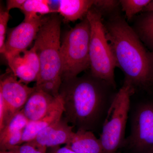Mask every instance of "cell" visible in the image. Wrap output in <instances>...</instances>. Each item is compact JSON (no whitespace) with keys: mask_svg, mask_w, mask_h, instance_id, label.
Segmentation results:
<instances>
[{"mask_svg":"<svg viewBox=\"0 0 153 153\" xmlns=\"http://www.w3.org/2000/svg\"><path fill=\"white\" fill-rule=\"evenodd\" d=\"M115 89L90 73L62 81L59 95L63 100L64 119L77 129L92 131L102 127L117 93H114Z\"/></svg>","mask_w":153,"mask_h":153,"instance_id":"cell-1","label":"cell"},{"mask_svg":"<svg viewBox=\"0 0 153 153\" xmlns=\"http://www.w3.org/2000/svg\"><path fill=\"white\" fill-rule=\"evenodd\" d=\"M103 22L117 66L124 74V80L135 90L152 92L153 52L143 44L118 10Z\"/></svg>","mask_w":153,"mask_h":153,"instance_id":"cell-2","label":"cell"},{"mask_svg":"<svg viewBox=\"0 0 153 153\" xmlns=\"http://www.w3.org/2000/svg\"><path fill=\"white\" fill-rule=\"evenodd\" d=\"M61 23L60 17L57 15L45 17L33 46L41 67L35 86L55 97L59 96L62 82Z\"/></svg>","mask_w":153,"mask_h":153,"instance_id":"cell-3","label":"cell"},{"mask_svg":"<svg viewBox=\"0 0 153 153\" xmlns=\"http://www.w3.org/2000/svg\"><path fill=\"white\" fill-rule=\"evenodd\" d=\"M86 18L90 27V73L116 89L114 72L117 66L107 38L103 16L97 9L93 7L88 11Z\"/></svg>","mask_w":153,"mask_h":153,"instance_id":"cell-4","label":"cell"},{"mask_svg":"<svg viewBox=\"0 0 153 153\" xmlns=\"http://www.w3.org/2000/svg\"><path fill=\"white\" fill-rule=\"evenodd\" d=\"M90 27L86 17L68 30L61 41L62 81L78 76L90 68Z\"/></svg>","mask_w":153,"mask_h":153,"instance_id":"cell-5","label":"cell"},{"mask_svg":"<svg viewBox=\"0 0 153 153\" xmlns=\"http://www.w3.org/2000/svg\"><path fill=\"white\" fill-rule=\"evenodd\" d=\"M135 91L133 86L124 80L116 94L102 125L99 138L104 153H117L123 146L131 97Z\"/></svg>","mask_w":153,"mask_h":153,"instance_id":"cell-6","label":"cell"},{"mask_svg":"<svg viewBox=\"0 0 153 153\" xmlns=\"http://www.w3.org/2000/svg\"><path fill=\"white\" fill-rule=\"evenodd\" d=\"M123 147L131 153H153V100L140 102L134 108L130 132Z\"/></svg>","mask_w":153,"mask_h":153,"instance_id":"cell-7","label":"cell"},{"mask_svg":"<svg viewBox=\"0 0 153 153\" xmlns=\"http://www.w3.org/2000/svg\"><path fill=\"white\" fill-rule=\"evenodd\" d=\"M44 19L42 16L25 19L21 24L10 30L3 54L6 59L28 50L36 40Z\"/></svg>","mask_w":153,"mask_h":153,"instance_id":"cell-8","label":"cell"},{"mask_svg":"<svg viewBox=\"0 0 153 153\" xmlns=\"http://www.w3.org/2000/svg\"><path fill=\"white\" fill-rule=\"evenodd\" d=\"M17 78L10 69L1 76L0 95L2 97L7 111L6 123L14 115L23 109L35 89L34 86H28Z\"/></svg>","mask_w":153,"mask_h":153,"instance_id":"cell-9","label":"cell"},{"mask_svg":"<svg viewBox=\"0 0 153 153\" xmlns=\"http://www.w3.org/2000/svg\"><path fill=\"white\" fill-rule=\"evenodd\" d=\"M10 69L21 82L28 85L36 82L40 72V63L35 47L7 59Z\"/></svg>","mask_w":153,"mask_h":153,"instance_id":"cell-10","label":"cell"},{"mask_svg":"<svg viewBox=\"0 0 153 153\" xmlns=\"http://www.w3.org/2000/svg\"><path fill=\"white\" fill-rule=\"evenodd\" d=\"M74 126L63 118L41 131L35 139L30 142L40 146L54 147L67 144L71 140L74 132Z\"/></svg>","mask_w":153,"mask_h":153,"instance_id":"cell-11","label":"cell"},{"mask_svg":"<svg viewBox=\"0 0 153 153\" xmlns=\"http://www.w3.org/2000/svg\"><path fill=\"white\" fill-rule=\"evenodd\" d=\"M64 111L63 100L59 95L45 117L36 121L30 122L27 125L23 131L21 145L32 141L41 131L60 120Z\"/></svg>","mask_w":153,"mask_h":153,"instance_id":"cell-12","label":"cell"},{"mask_svg":"<svg viewBox=\"0 0 153 153\" xmlns=\"http://www.w3.org/2000/svg\"><path fill=\"white\" fill-rule=\"evenodd\" d=\"M22 110L29 122L36 121L45 117L53 106L57 97L35 87Z\"/></svg>","mask_w":153,"mask_h":153,"instance_id":"cell-13","label":"cell"},{"mask_svg":"<svg viewBox=\"0 0 153 153\" xmlns=\"http://www.w3.org/2000/svg\"><path fill=\"white\" fill-rule=\"evenodd\" d=\"M94 0H60L57 13L65 23L81 21L93 7Z\"/></svg>","mask_w":153,"mask_h":153,"instance_id":"cell-14","label":"cell"},{"mask_svg":"<svg viewBox=\"0 0 153 153\" xmlns=\"http://www.w3.org/2000/svg\"><path fill=\"white\" fill-rule=\"evenodd\" d=\"M66 146L76 153H104L99 139L90 131L77 129Z\"/></svg>","mask_w":153,"mask_h":153,"instance_id":"cell-15","label":"cell"},{"mask_svg":"<svg viewBox=\"0 0 153 153\" xmlns=\"http://www.w3.org/2000/svg\"><path fill=\"white\" fill-rule=\"evenodd\" d=\"M132 27L146 47L153 52V12H144L134 19Z\"/></svg>","mask_w":153,"mask_h":153,"instance_id":"cell-16","label":"cell"},{"mask_svg":"<svg viewBox=\"0 0 153 153\" xmlns=\"http://www.w3.org/2000/svg\"><path fill=\"white\" fill-rule=\"evenodd\" d=\"M20 10L25 15V19L55 13L50 7L49 1L45 0H26Z\"/></svg>","mask_w":153,"mask_h":153,"instance_id":"cell-17","label":"cell"},{"mask_svg":"<svg viewBox=\"0 0 153 153\" xmlns=\"http://www.w3.org/2000/svg\"><path fill=\"white\" fill-rule=\"evenodd\" d=\"M29 122L22 110L17 112L9 120L4 128L0 131V140L23 131Z\"/></svg>","mask_w":153,"mask_h":153,"instance_id":"cell-18","label":"cell"},{"mask_svg":"<svg viewBox=\"0 0 153 153\" xmlns=\"http://www.w3.org/2000/svg\"><path fill=\"white\" fill-rule=\"evenodd\" d=\"M151 0H120L122 10L125 14L126 20L131 22L150 2Z\"/></svg>","mask_w":153,"mask_h":153,"instance_id":"cell-19","label":"cell"},{"mask_svg":"<svg viewBox=\"0 0 153 153\" xmlns=\"http://www.w3.org/2000/svg\"><path fill=\"white\" fill-rule=\"evenodd\" d=\"M120 5L119 1L117 0H94L93 7L102 14L109 16L118 10Z\"/></svg>","mask_w":153,"mask_h":153,"instance_id":"cell-20","label":"cell"},{"mask_svg":"<svg viewBox=\"0 0 153 153\" xmlns=\"http://www.w3.org/2000/svg\"><path fill=\"white\" fill-rule=\"evenodd\" d=\"M10 19L9 11L1 8L0 11V52L4 54L6 40L7 27Z\"/></svg>","mask_w":153,"mask_h":153,"instance_id":"cell-21","label":"cell"},{"mask_svg":"<svg viewBox=\"0 0 153 153\" xmlns=\"http://www.w3.org/2000/svg\"><path fill=\"white\" fill-rule=\"evenodd\" d=\"M47 148L40 146L32 142H28L16 146L11 149L13 153H46Z\"/></svg>","mask_w":153,"mask_h":153,"instance_id":"cell-22","label":"cell"},{"mask_svg":"<svg viewBox=\"0 0 153 153\" xmlns=\"http://www.w3.org/2000/svg\"><path fill=\"white\" fill-rule=\"evenodd\" d=\"M7 111L2 97L0 95V131L1 130L6 123Z\"/></svg>","mask_w":153,"mask_h":153,"instance_id":"cell-23","label":"cell"},{"mask_svg":"<svg viewBox=\"0 0 153 153\" xmlns=\"http://www.w3.org/2000/svg\"><path fill=\"white\" fill-rule=\"evenodd\" d=\"M26 0H7V10L13 9H21Z\"/></svg>","mask_w":153,"mask_h":153,"instance_id":"cell-24","label":"cell"},{"mask_svg":"<svg viewBox=\"0 0 153 153\" xmlns=\"http://www.w3.org/2000/svg\"><path fill=\"white\" fill-rule=\"evenodd\" d=\"M55 153H76L72 150L71 149L68 147L67 146L59 148L55 151Z\"/></svg>","mask_w":153,"mask_h":153,"instance_id":"cell-25","label":"cell"},{"mask_svg":"<svg viewBox=\"0 0 153 153\" xmlns=\"http://www.w3.org/2000/svg\"><path fill=\"white\" fill-rule=\"evenodd\" d=\"M144 12H153V0H151L150 2L145 8L143 11Z\"/></svg>","mask_w":153,"mask_h":153,"instance_id":"cell-26","label":"cell"},{"mask_svg":"<svg viewBox=\"0 0 153 153\" xmlns=\"http://www.w3.org/2000/svg\"><path fill=\"white\" fill-rule=\"evenodd\" d=\"M0 153H13L12 152H10L9 151H1Z\"/></svg>","mask_w":153,"mask_h":153,"instance_id":"cell-27","label":"cell"}]
</instances>
